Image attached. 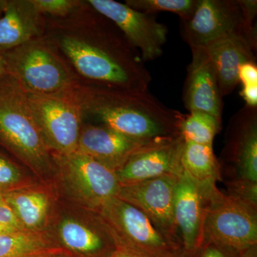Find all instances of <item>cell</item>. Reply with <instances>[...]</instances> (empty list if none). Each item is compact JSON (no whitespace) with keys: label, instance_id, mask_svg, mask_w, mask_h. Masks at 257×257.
Listing matches in <instances>:
<instances>
[{"label":"cell","instance_id":"obj_9","mask_svg":"<svg viewBox=\"0 0 257 257\" xmlns=\"http://www.w3.org/2000/svg\"><path fill=\"white\" fill-rule=\"evenodd\" d=\"M97 212L110 229L117 246L139 256L165 257L179 248L157 231L143 211L119 198L109 199Z\"/></svg>","mask_w":257,"mask_h":257},{"label":"cell","instance_id":"obj_32","mask_svg":"<svg viewBox=\"0 0 257 257\" xmlns=\"http://www.w3.org/2000/svg\"><path fill=\"white\" fill-rule=\"evenodd\" d=\"M240 94L242 96L243 100L246 101V105L251 107H256L257 84L242 85Z\"/></svg>","mask_w":257,"mask_h":257},{"label":"cell","instance_id":"obj_13","mask_svg":"<svg viewBox=\"0 0 257 257\" xmlns=\"http://www.w3.org/2000/svg\"><path fill=\"white\" fill-rule=\"evenodd\" d=\"M184 140L182 135L154 142L135 152L115 172L120 186L165 177L179 176Z\"/></svg>","mask_w":257,"mask_h":257},{"label":"cell","instance_id":"obj_1","mask_svg":"<svg viewBox=\"0 0 257 257\" xmlns=\"http://www.w3.org/2000/svg\"><path fill=\"white\" fill-rule=\"evenodd\" d=\"M92 40L64 36L61 48L86 78L104 87L133 92H148L152 76L138 50L124 35L106 21L95 25Z\"/></svg>","mask_w":257,"mask_h":257},{"label":"cell","instance_id":"obj_7","mask_svg":"<svg viewBox=\"0 0 257 257\" xmlns=\"http://www.w3.org/2000/svg\"><path fill=\"white\" fill-rule=\"evenodd\" d=\"M204 241L239 252L257 245V207L221 192L217 187L208 195Z\"/></svg>","mask_w":257,"mask_h":257},{"label":"cell","instance_id":"obj_23","mask_svg":"<svg viewBox=\"0 0 257 257\" xmlns=\"http://www.w3.org/2000/svg\"><path fill=\"white\" fill-rule=\"evenodd\" d=\"M221 119L203 111H190L180 125V135L184 141L199 145H213L221 130Z\"/></svg>","mask_w":257,"mask_h":257},{"label":"cell","instance_id":"obj_11","mask_svg":"<svg viewBox=\"0 0 257 257\" xmlns=\"http://www.w3.org/2000/svg\"><path fill=\"white\" fill-rule=\"evenodd\" d=\"M234 33L256 42V33L245 25L237 0H199L190 18L182 21V35L190 48L205 47Z\"/></svg>","mask_w":257,"mask_h":257},{"label":"cell","instance_id":"obj_35","mask_svg":"<svg viewBox=\"0 0 257 257\" xmlns=\"http://www.w3.org/2000/svg\"><path fill=\"white\" fill-rule=\"evenodd\" d=\"M43 257H76L72 253H69L68 251H64L62 248L60 249L55 250V251H52L48 254L45 255Z\"/></svg>","mask_w":257,"mask_h":257},{"label":"cell","instance_id":"obj_4","mask_svg":"<svg viewBox=\"0 0 257 257\" xmlns=\"http://www.w3.org/2000/svg\"><path fill=\"white\" fill-rule=\"evenodd\" d=\"M52 155L56 167L53 184L62 200L97 211L117 197L120 184L114 171L78 152Z\"/></svg>","mask_w":257,"mask_h":257},{"label":"cell","instance_id":"obj_15","mask_svg":"<svg viewBox=\"0 0 257 257\" xmlns=\"http://www.w3.org/2000/svg\"><path fill=\"white\" fill-rule=\"evenodd\" d=\"M192 61L184 84V106L190 111L208 113L221 119L223 102L214 66L203 47L191 48Z\"/></svg>","mask_w":257,"mask_h":257},{"label":"cell","instance_id":"obj_25","mask_svg":"<svg viewBox=\"0 0 257 257\" xmlns=\"http://www.w3.org/2000/svg\"><path fill=\"white\" fill-rule=\"evenodd\" d=\"M33 181L24 175L21 170L0 155V189L3 192L21 188L34 183Z\"/></svg>","mask_w":257,"mask_h":257},{"label":"cell","instance_id":"obj_16","mask_svg":"<svg viewBox=\"0 0 257 257\" xmlns=\"http://www.w3.org/2000/svg\"><path fill=\"white\" fill-rule=\"evenodd\" d=\"M225 157L235 178L257 183V109L247 105L230 123Z\"/></svg>","mask_w":257,"mask_h":257},{"label":"cell","instance_id":"obj_3","mask_svg":"<svg viewBox=\"0 0 257 257\" xmlns=\"http://www.w3.org/2000/svg\"><path fill=\"white\" fill-rule=\"evenodd\" d=\"M0 144L41 182L53 181V155L34 119L28 93L8 74L0 77Z\"/></svg>","mask_w":257,"mask_h":257},{"label":"cell","instance_id":"obj_8","mask_svg":"<svg viewBox=\"0 0 257 257\" xmlns=\"http://www.w3.org/2000/svg\"><path fill=\"white\" fill-rule=\"evenodd\" d=\"M28 93L34 119L52 154L77 151L82 126V106L74 91L58 94Z\"/></svg>","mask_w":257,"mask_h":257},{"label":"cell","instance_id":"obj_19","mask_svg":"<svg viewBox=\"0 0 257 257\" xmlns=\"http://www.w3.org/2000/svg\"><path fill=\"white\" fill-rule=\"evenodd\" d=\"M256 45L245 34L234 33L203 47L214 66L222 97L239 84V67L246 62L256 63Z\"/></svg>","mask_w":257,"mask_h":257},{"label":"cell","instance_id":"obj_20","mask_svg":"<svg viewBox=\"0 0 257 257\" xmlns=\"http://www.w3.org/2000/svg\"><path fill=\"white\" fill-rule=\"evenodd\" d=\"M40 15L32 0L6 1L0 16V52L35 39L40 32Z\"/></svg>","mask_w":257,"mask_h":257},{"label":"cell","instance_id":"obj_37","mask_svg":"<svg viewBox=\"0 0 257 257\" xmlns=\"http://www.w3.org/2000/svg\"><path fill=\"white\" fill-rule=\"evenodd\" d=\"M16 232H19V231L0 223V235L13 234Z\"/></svg>","mask_w":257,"mask_h":257},{"label":"cell","instance_id":"obj_34","mask_svg":"<svg viewBox=\"0 0 257 257\" xmlns=\"http://www.w3.org/2000/svg\"><path fill=\"white\" fill-rule=\"evenodd\" d=\"M109 257H142L122 247L117 246Z\"/></svg>","mask_w":257,"mask_h":257},{"label":"cell","instance_id":"obj_14","mask_svg":"<svg viewBox=\"0 0 257 257\" xmlns=\"http://www.w3.org/2000/svg\"><path fill=\"white\" fill-rule=\"evenodd\" d=\"M213 187H203L182 172L176 184L173 214L181 246L197 251L204 241V221L208 195Z\"/></svg>","mask_w":257,"mask_h":257},{"label":"cell","instance_id":"obj_38","mask_svg":"<svg viewBox=\"0 0 257 257\" xmlns=\"http://www.w3.org/2000/svg\"><path fill=\"white\" fill-rule=\"evenodd\" d=\"M8 74V70H7L6 63L4 60V57L0 53V77L6 75Z\"/></svg>","mask_w":257,"mask_h":257},{"label":"cell","instance_id":"obj_18","mask_svg":"<svg viewBox=\"0 0 257 257\" xmlns=\"http://www.w3.org/2000/svg\"><path fill=\"white\" fill-rule=\"evenodd\" d=\"M27 231H48L59 199L53 182H34L3 193Z\"/></svg>","mask_w":257,"mask_h":257},{"label":"cell","instance_id":"obj_29","mask_svg":"<svg viewBox=\"0 0 257 257\" xmlns=\"http://www.w3.org/2000/svg\"><path fill=\"white\" fill-rule=\"evenodd\" d=\"M237 2L246 28L248 31L256 33V26L254 25L257 15L256 0H237Z\"/></svg>","mask_w":257,"mask_h":257},{"label":"cell","instance_id":"obj_12","mask_svg":"<svg viewBox=\"0 0 257 257\" xmlns=\"http://www.w3.org/2000/svg\"><path fill=\"white\" fill-rule=\"evenodd\" d=\"M178 177L165 176L120 186L116 197L143 211L157 231L175 248L182 247L173 214L174 197Z\"/></svg>","mask_w":257,"mask_h":257},{"label":"cell","instance_id":"obj_27","mask_svg":"<svg viewBox=\"0 0 257 257\" xmlns=\"http://www.w3.org/2000/svg\"><path fill=\"white\" fill-rule=\"evenodd\" d=\"M32 3L40 15L64 17L73 10L79 2L72 0H32Z\"/></svg>","mask_w":257,"mask_h":257},{"label":"cell","instance_id":"obj_28","mask_svg":"<svg viewBox=\"0 0 257 257\" xmlns=\"http://www.w3.org/2000/svg\"><path fill=\"white\" fill-rule=\"evenodd\" d=\"M240 252L227 246L204 241L198 249L197 257H239Z\"/></svg>","mask_w":257,"mask_h":257},{"label":"cell","instance_id":"obj_30","mask_svg":"<svg viewBox=\"0 0 257 257\" xmlns=\"http://www.w3.org/2000/svg\"><path fill=\"white\" fill-rule=\"evenodd\" d=\"M0 223L13 228L17 231H27L20 222L13 208L5 202V199L0 202Z\"/></svg>","mask_w":257,"mask_h":257},{"label":"cell","instance_id":"obj_5","mask_svg":"<svg viewBox=\"0 0 257 257\" xmlns=\"http://www.w3.org/2000/svg\"><path fill=\"white\" fill-rule=\"evenodd\" d=\"M49 233L58 246L76 257H109L117 247L99 213L59 198Z\"/></svg>","mask_w":257,"mask_h":257},{"label":"cell","instance_id":"obj_33","mask_svg":"<svg viewBox=\"0 0 257 257\" xmlns=\"http://www.w3.org/2000/svg\"><path fill=\"white\" fill-rule=\"evenodd\" d=\"M165 257H197V251H189L180 247L177 248Z\"/></svg>","mask_w":257,"mask_h":257},{"label":"cell","instance_id":"obj_21","mask_svg":"<svg viewBox=\"0 0 257 257\" xmlns=\"http://www.w3.org/2000/svg\"><path fill=\"white\" fill-rule=\"evenodd\" d=\"M182 170L203 187L216 186L221 179V166L214 155L213 145L184 141L181 157Z\"/></svg>","mask_w":257,"mask_h":257},{"label":"cell","instance_id":"obj_24","mask_svg":"<svg viewBox=\"0 0 257 257\" xmlns=\"http://www.w3.org/2000/svg\"><path fill=\"white\" fill-rule=\"evenodd\" d=\"M125 3L130 8L147 14L160 12L175 13L181 21H184L193 14L199 0H126Z\"/></svg>","mask_w":257,"mask_h":257},{"label":"cell","instance_id":"obj_6","mask_svg":"<svg viewBox=\"0 0 257 257\" xmlns=\"http://www.w3.org/2000/svg\"><path fill=\"white\" fill-rule=\"evenodd\" d=\"M0 53L4 57L8 74L27 92L58 94L73 92L70 73L45 42L34 39Z\"/></svg>","mask_w":257,"mask_h":257},{"label":"cell","instance_id":"obj_39","mask_svg":"<svg viewBox=\"0 0 257 257\" xmlns=\"http://www.w3.org/2000/svg\"><path fill=\"white\" fill-rule=\"evenodd\" d=\"M3 193H4V192H3V190H1V189H0V202H1V201H3V199H4V196H3Z\"/></svg>","mask_w":257,"mask_h":257},{"label":"cell","instance_id":"obj_36","mask_svg":"<svg viewBox=\"0 0 257 257\" xmlns=\"http://www.w3.org/2000/svg\"><path fill=\"white\" fill-rule=\"evenodd\" d=\"M239 257H257V245L240 252Z\"/></svg>","mask_w":257,"mask_h":257},{"label":"cell","instance_id":"obj_17","mask_svg":"<svg viewBox=\"0 0 257 257\" xmlns=\"http://www.w3.org/2000/svg\"><path fill=\"white\" fill-rule=\"evenodd\" d=\"M154 142L156 141L128 138L104 125H85L81 130L76 152L94 159L115 172L135 152Z\"/></svg>","mask_w":257,"mask_h":257},{"label":"cell","instance_id":"obj_26","mask_svg":"<svg viewBox=\"0 0 257 257\" xmlns=\"http://www.w3.org/2000/svg\"><path fill=\"white\" fill-rule=\"evenodd\" d=\"M228 195L257 207V183L232 177L226 182Z\"/></svg>","mask_w":257,"mask_h":257},{"label":"cell","instance_id":"obj_2","mask_svg":"<svg viewBox=\"0 0 257 257\" xmlns=\"http://www.w3.org/2000/svg\"><path fill=\"white\" fill-rule=\"evenodd\" d=\"M83 112L124 136L153 142L180 135L185 115L170 109L149 92L107 87L92 89L83 96Z\"/></svg>","mask_w":257,"mask_h":257},{"label":"cell","instance_id":"obj_22","mask_svg":"<svg viewBox=\"0 0 257 257\" xmlns=\"http://www.w3.org/2000/svg\"><path fill=\"white\" fill-rule=\"evenodd\" d=\"M60 248L48 231L0 235V257H43Z\"/></svg>","mask_w":257,"mask_h":257},{"label":"cell","instance_id":"obj_31","mask_svg":"<svg viewBox=\"0 0 257 257\" xmlns=\"http://www.w3.org/2000/svg\"><path fill=\"white\" fill-rule=\"evenodd\" d=\"M239 80L242 85L257 84V67L254 62L243 64L239 69Z\"/></svg>","mask_w":257,"mask_h":257},{"label":"cell","instance_id":"obj_10","mask_svg":"<svg viewBox=\"0 0 257 257\" xmlns=\"http://www.w3.org/2000/svg\"><path fill=\"white\" fill-rule=\"evenodd\" d=\"M88 4L119 28L130 45L138 51L144 62L155 60L162 55L168 28L153 15L113 0H89Z\"/></svg>","mask_w":257,"mask_h":257}]
</instances>
